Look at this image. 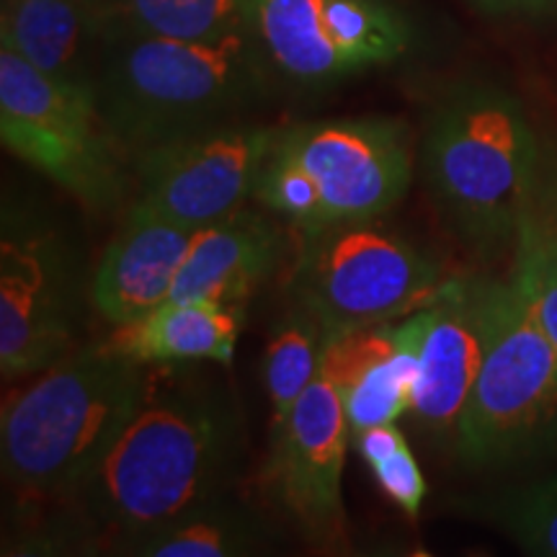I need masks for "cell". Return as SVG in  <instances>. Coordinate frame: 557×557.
Here are the masks:
<instances>
[{
  "label": "cell",
  "mask_w": 557,
  "mask_h": 557,
  "mask_svg": "<svg viewBox=\"0 0 557 557\" xmlns=\"http://www.w3.org/2000/svg\"><path fill=\"white\" fill-rule=\"evenodd\" d=\"M284 248L282 227L250 209L194 230L171 302H207L243 315L250 297L276 271Z\"/></svg>",
  "instance_id": "obj_16"
},
{
  "label": "cell",
  "mask_w": 557,
  "mask_h": 557,
  "mask_svg": "<svg viewBox=\"0 0 557 557\" xmlns=\"http://www.w3.org/2000/svg\"><path fill=\"white\" fill-rule=\"evenodd\" d=\"M246 26L269 70L312 88L403 58L413 37L387 0H248Z\"/></svg>",
  "instance_id": "obj_9"
},
{
  "label": "cell",
  "mask_w": 557,
  "mask_h": 557,
  "mask_svg": "<svg viewBox=\"0 0 557 557\" xmlns=\"http://www.w3.org/2000/svg\"><path fill=\"white\" fill-rule=\"evenodd\" d=\"M246 5L248 0H111L107 26L207 41L246 29Z\"/></svg>",
  "instance_id": "obj_21"
},
{
  "label": "cell",
  "mask_w": 557,
  "mask_h": 557,
  "mask_svg": "<svg viewBox=\"0 0 557 557\" xmlns=\"http://www.w3.org/2000/svg\"><path fill=\"white\" fill-rule=\"evenodd\" d=\"M348 418L338 387L323 369L282 426L271 431L267 491L297 532L323 553H346L341 496Z\"/></svg>",
  "instance_id": "obj_11"
},
{
  "label": "cell",
  "mask_w": 557,
  "mask_h": 557,
  "mask_svg": "<svg viewBox=\"0 0 557 557\" xmlns=\"http://www.w3.org/2000/svg\"><path fill=\"white\" fill-rule=\"evenodd\" d=\"M0 139L5 150L45 173L90 214L116 209L135 165L94 96L52 81L0 45Z\"/></svg>",
  "instance_id": "obj_8"
},
{
  "label": "cell",
  "mask_w": 557,
  "mask_h": 557,
  "mask_svg": "<svg viewBox=\"0 0 557 557\" xmlns=\"http://www.w3.org/2000/svg\"><path fill=\"white\" fill-rule=\"evenodd\" d=\"M75 261L50 222L5 201L0 230V372L18 382L73 354Z\"/></svg>",
  "instance_id": "obj_10"
},
{
  "label": "cell",
  "mask_w": 557,
  "mask_h": 557,
  "mask_svg": "<svg viewBox=\"0 0 557 557\" xmlns=\"http://www.w3.org/2000/svg\"><path fill=\"white\" fill-rule=\"evenodd\" d=\"M148 369L107 344L73 351L3 400V475L26 511L67 506L127 429Z\"/></svg>",
  "instance_id": "obj_3"
},
{
  "label": "cell",
  "mask_w": 557,
  "mask_h": 557,
  "mask_svg": "<svg viewBox=\"0 0 557 557\" xmlns=\"http://www.w3.org/2000/svg\"><path fill=\"white\" fill-rule=\"evenodd\" d=\"M333 336L320 320L299 305L278 318L263 354V382L271 403V431L287 421L323 369Z\"/></svg>",
  "instance_id": "obj_20"
},
{
  "label": "cell",
  "mask_w": 557,
  "mask_h": 557,
  "mask_svg": "<svg viewBox=\"0 0 557 557\" xmlns=\"http://www.w3.org/2000/svg\"><path fill=\"white\" fill-rule=\"evenodd\" d=\"M557 447V348L513 287L496 282L493 329L459 418L455 455L468 470H506Z\"/></svg>",
  "instance_id": "obj_6"
},
{
  "label": "cell",
  "mask_w": 557,
  "mask_h": 557,
  "mask_svg": "<svg viewBox=\"0 0 557 557\" xmlns=\"http://www.w3.org/2000/svg\"><path fill=\"white\" fill-rule=\"evenodd\" d=\"M240 312L207 302H165L132 323L114 325L109 341L116 354L145 367L220 361L230 364L240 333Z\"/></svg>",
  "instance_id": "obj_18"
},
{
  "label": "cell",
  "mask_w": 557,
  "mask_h": 557,
  "mask_svg": "<svg viewBox=\"0 0 557 557\" xmlns=\"http://www.w3.org/2000/svg\"><path fill=\"white\" fill-rule=\"evenodd\" d=\"M191 238V227L135 201L94 271L96 310L111 325H124L169 302Z\"/></svg>",
  "instance_id": "obj_15"
},
{
  "label": "cell",
  "mask_w": 557,
  "mask_h": 557,
  "mask_svg": "<svg viewBox=\"0 0 557 557\" xmlns=\"http://www.w3.org/2000/svg\"><path fill=\"white\" fill-rule=\"evenodd\" d=\"M0 45L62 86L94 96L101 26L73 0H3Z\"/></svg>",
  "instance_id": "obj_17"
},
{
  "label": "cell",
  "mask_w": 557,
  "mask_h": 557,
  "mask_svg": "<svg viewBox=\"0 0 557 557\" xmlns=\"http://www.w3.org/2000/svg\"><path fill=\"white\" fill-rule=\"evenodd\" d=\"M444 284L438 261L380 218L299 233L289 274L295 305L333 338L426 308Z\"/></svg>",
  "instance_id": "obj_7"
},
{
  "label": "cell",
  "mask_w": 557,
  "mask_h": 557,
  "mask_svg": "<svg viewBox=\"0 0 557 557\" xmlns=\"http://www.w3.org/2000/svg\"><path fill=\"white\" fill-rule=\"evenodd\" d=\"M470 508L496 524L529 555L557 557V475H542L472 500Z\"/></svg>",
  "instance_id": "obj_22"
},
{
  "label": "cell",
  "mask_w": 557,
  "mask_h": 557,
  "mask_svg": "<svg viewBox=\"0 0 557 557\" xmlns=\"http://www.w3.org/2000/svg\"><path fill=\"white\" fill-rule=\"evenodd\" d=\"M480 11L493 16H508V13H540L557 5V0H472Z\"/></svg>",
  "instance_id": "obj_26"
},
{
  "label": "cell",
  "mask_w": 557,
  "mask_h": 557,
  "mask_svg": "<svg viewBox=\"0 0 557 557\" xmlns=\"http://www.w3.org/2000/svg\"><path fill=\"white\" fill-rule=\"evenodd\" d=\"M278 127L227 122L148 152L135 163L139 205L199 230L256 194Z\"/></svg>",
  "instance_id": "obj_12"
},
{
  "label": "cell",
  "mask_w": 557,
  "mask_h": 557,
  "mask_svg": "<svg viewBox=\"0 0 557 557\" xmlns=\"http://www.w3.org/2000/svg\"><path fill=\"white\" fill-rule=\"evenodd\" d=\"M496 278H447L426 305V333L410 395V421L431 447L455 451L459 418L483 367Z\"/></svg>",
  "instance_id": "obj_13"
},
{
  "label": "cell",
  "mask_w": 557,
  "mask_h": 557,
  "mask_svg": "<svg viewBox=\"0 0 557 557\" xmlns=\"http://www.w3.org/2000/svg\"><path fill=\"white\" fill-rule=\"evenodd\" d=\"M73 3L81 5V9L86 11L88 16L94 18L96 24L101 26V32H103V26H107V16H109L111 0H73Z\"/></svg>",
  "instance_id": "obj_27"
},
{
  "label": "cell",
  "mask_w": 557,
  "mask_h": 557,
  "mask_svg": "<svg viewBox=\"0 0 557 557\" xmlns=\"http://www.w3.org/2000/svg\"><path fill=\"white\" fill-rule=\"evenodd\" d=\"M269 545V529L248 508L212 498L169 524L129 540L116 555L137 557H243Z\"/></svg>",
  "instance_id": "obj_19"
},
{
  "label": "cell",
  "mask_w": 557,
  "mask_h": 557,
  "mask_svg": "<svg viewBox=\"0 0 557 557\" xmlns=\"http://www.w3.org/2000/svg\"><path fill=\"white\" fill-rule=\"evenodd\" d=\"M267 73L248 26L207 41L107 26L94 99L135 165L163 145L238 122L235 114L259 99Z\"/></svg>",
  "instance_id": "obj_2"
},
{
  "label": "cell",
  "mask_w": 557,
  "mask_h": 557,
  "mask_svg": "<svg viewBox=\"0 0 557 557\" xmlns=\"http://www.w3.org/2000/svg\"><path fill=\"white\" fill-rule=\"evenodd\" d=\"M511 282L549 344L557 348V246L529 218L521 222L513 246Z\"/></svg>",
  "instance_id": "obj_23"
},
{
  "label": "cell",
  "mask_w": 557,
  "mask_h": 557,
  "mask_svg": "<svg viewBox=\"0 0 557 557\" xmlns=\"http://www.w3.org/2000/svg\"><path fill=\"white\" fill-rule=\"evenodd\" d=\"M542 135L511 90L459 83L431 111L421 145L429 197L472 253L493 259L517 246L537 186Z\"/></svg>",
  "instance_id": "obj_4"
},
{
  "label": "cell",
  "mask_w": 557,
  "mask_h": 557,
  "mask_svg": "<svg viewBox=\"0 0 557 557\" xmlns=\"http://www.w3.org/2000/svg\"><path fill=\"white\" fill-rule=\"evenodd\" d=\"M369 470H372L374 480H377L380 491L385 493L406 517L416 519L418 513H421L423 498H426V480H423V472L418 468L408 444L389 451L387 457H382L380 462H374Z\"/></svg>",
  "instance_id": "obj_24"
},
{
  "label": "cell",
  "mask_w": 557,
  "mask_h": 557,
  "mask_svg": "<svg viewBox=\"0 0 557 557\" xmlns=\"http://www.w3.org/2000/svg\"><path fill=\"white\" fill-rule=\"evenodd\" d=\"M178 367L148 369L127 429L65 511L47 519L45 537L58 532L50 549L103 545L120 553L139 534L225 496L243 451L240 410L218 382Z\"/></svg>",
  "instance_id": "obj_1"
},
{
  "label": "cell",
  "mask_w": 557,
  "mask_h": 557,
  "mask_svg": "<svg viewBox=\"0 0 557 557\" xmlns=\"http://www.w3.org/2000/svg\"><path fill=\"white\" fill-rule=\"evenodd\" d=\"M413 178L410 132L398 120L357 116L278 127L253 197L297 233L374 220Z\"/></svg>",
  "instance_id": "obj_5"
},
{
  "label": "cell",
  "mask_w": 557,
  "mask_h": 557,
  "mask_svg": "<svg viewBox=\"0 0 557 557\" xmlns=\"http://www.w3.org/2000/svg\"><path fill=\"white\" fill-rule=\"evenodd\" d=\"M527 218L557 246V135H542L537 186Z\"/></svg>",
  "instance_id": "obj_25"
},
{
  "label": "cell",
  "mask_w": 557,
  "mask_h": 557,
  "mask_svg": "<svg viewBox=\"0 0 557 557\" xmlns=\"http://www.w3.org/2000/svg\"><path fill=\"white\" fill-rule=\"evenodd\" d=\"M423 333L426 308L410 312L400 323L369 325L331 341L323 374L344 398L351 436L408 413Z\"/></svg>",
  "instance_id": "obj_14"
}]
</instances>
